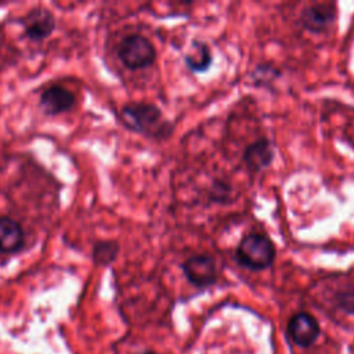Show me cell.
<instances>
[{"mask_svg":"<svg viewBox=\"0 0 354 354\" xmlns=\"http://www.w3.org/2000/svg\"><path fill=\"white\" fill-rule=\"evenodd\" d=\"M236 259L250 270L267 268L275 259L274 243L266 235L249 234L241 241L236 249Z\"/></svg>","mask_w":354,"mask_h":354,"instance_id":"1","label":"cell"},{"mask_svg":"<svg viewBox=\"0 0 354 354\" xmlns=\"http://www.w3.org/2000/svg\"><path fill=\"white\" fill-rule=\"evenodd\" d=\"M160 111L152 104H129L122 109V120L131 130L159 136L160 133H169V129H163Z\"/></svg>","mask_w":354,"mask_h":354,"instance_id":"2","label":"cell"},{"mask_svg":"<svg viewBox=\"0 0 354 354\" xmlns=\"http://www.w3.org/2000/svg\"><path fill=\"white\" fill-rule=\"evenodd\" d=\"M120 61L130 69L145 68L155 61L156 53L152 43L140 35L124 37L118 48Z\"/></svg>","mask_w":354,"mask_h":354,"instance_id":"3","label":"cell"},{"mask_svg":"<svg viewBox=\"0 0 354 354\" xmlns=\"http://www.w3.org/2000/svg\"><path fill=\"white\" fill-rule=\"evenodd\" d=\"M185 277L198 286H206L216 281V261L212 256L198 254L189 257L183 266Z\"/></svg>","mask_w":354,"mask_h":354,"instance_id":"4","label":"cell"},{"mask_svg":"<svg viewBox=\"0 0 354 354\" xmlns=\"http://www.w3.org/2000/svg\"><path fill=\"white\" fill-rule=\"evenodd\" d=\"M290 339L299 346H310L319 335L318 322L307 313H299L290 318L288 325Z\"/></svg>","mask_w":354,"mask_h":354,"instance_id":"5","label":"cell"},{"mask_svg":"<svg viewBox=\"0 0 354 354\" xmlns=\"http://www.w3.org/2000/svg\"><path fill=\"white\" fill-rule=\"evenodd\" d=\"M75 94L62 86H51L40 95V105L48 115L66 112L75 105Z\"/></svg>","mask_w":354,"mask_h":354,"instance_id":"6","label":"cell"},{"mask_svg":"<svg viewBox=\"0 0 354 354\" xmlns=\"http://www.w3.org/2000/svg\"><path fill=\"white\" fill-rule=\"evenodd\" d=\"M25 35L32 40H43L48 37L55 26L54 17L50 11L37 8L32 10L22 21Z\"/></svg>","mask_w":354,"mask_h":354,"instance_id":"7","label":"cell"},{"mask_svg":"<svg viewBox=\"0 0 354 354\" xmlns=\"http://www.w3.org/2000/svg\"><path fill=\"white\" fill-rule=\"evenodd\" d=\"M25 243L24 230L21 224L11 217H0V252L15 253L22 249Z\"/></svg>","mask_w":354,"mask_h":354,"instance_id":"8","label":"cell"},{"mask_svg":"<svg viewBox=\"0 0 354 354\" xmlns=\"http://www.w3.org/2000/svg\"><path fill=\"white\" fill-rule=\"evenodd\" d=\"M335 19V10L329 4L311 6L301 12V24L304 28L318 32L324 30Z\"/></svg>","mask_w":354,"mask_h":354,"instance_id":"9","label":"cell"},{"mask_svg":"<svg viewBox=\"0 0 354 354\" xmlns=\"http://www.w3.org/2000/svg\"><path fill=\"white\" fill-rule=\"evenodd\" d=\"M243 159L252 170H259L268 166L272 160V149L270 142L266 138L254 141L253 144L246 147Z\"/></svg>","mask_w":354,"mask_h":354,"instance_id":"10","label":"cell"},{"mask_svg":"<svg viewBox=\"0 0 354 354\" xmlns=\"http://www.w3.org/2000/svg\"><path fill=\"white\" fill-rule=\"evenodd\" d=\"M185 62L192 71H206L212 62V55L207 46L202 43H196V48L194 53L185 57Z\"/></svg>","mask_w":354,"mask_h":354,"instance_id":"11","label":"cell"},{"mask_svg":"<svg viewBox=\"0 0 354 354\" xmlns=\"http://www.w3.org/2000/svg\"><path fill=\"white\" fill-rule=\"evenodd\" d=\"M119 246L115 242H98L94 246L93 257L97 264H109L115 260Z\"/></svg>","mask_w":354,"mask_h":354,"instance_id":"12","label":"cell"},{"mask_svg":"<svg viewBox=\"0 0 354 354\" xmlns=\"http://www.w3.org/2000/svg\"><path fill=\"white\" fill-rule=\"evenodd\" d=\"M336 300H337V306L343 311H346L348 314H354V286L340 292L337 295Z\"/></svg>","mask_w":354,"mask_h":354,"instance_id":"13","label":"cell"},{"mask_svg":"<svg viewBox=\"0 0 354 354\" xmlns=\"http://www.w3.org/2000/svg\"><path fill=\"white\" fill-rule=\"evenodd\" d=\"M141 354H155V353H152V351H145V353H141Z\"/></svg>","mask_w":354,"mask_h":354,"instance_id":"14","label":"cell"}]
</instances>
